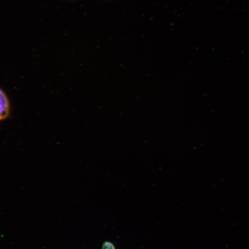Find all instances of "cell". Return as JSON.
Here are the masks:
<instances>
[{"label":"cell","instance_id":"obj_1","mask_svg":"<svg viewBox=\"0 0 249 249\" xmlns=\"http://www.w3.org/2000/svg\"><path fill=\"white\" fill-rule=\"evenodd\" d=\"M11 114V105L7 94L0 88V121L7 120Z\"/></svg>","mask_w":249,"mask_h":249},{"label":"cell","instance_id":"obj_2","mask_svg":"<svg viewBox=\"0 0 249 249\" xmlns=\"http://www.w3.org/2000/svg\"><path fill=\"white\" fill-rule=\"evenodd\" d=\"M102 249H116V247L113 242L107 241L102 244Z\"/></svg>","mask_w":249,"mask_h":249}]
</instances>
